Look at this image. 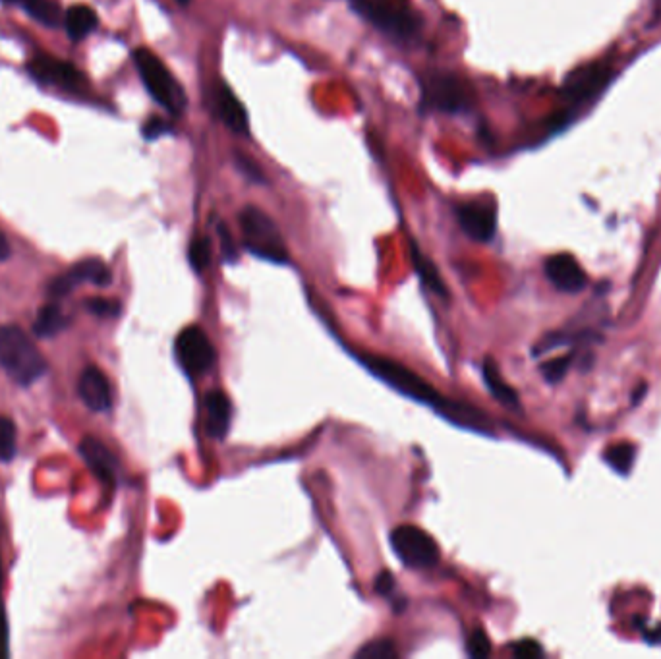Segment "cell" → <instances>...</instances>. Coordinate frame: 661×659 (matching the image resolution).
Instances as JSON below:
<instances>
[{"label": "cell", "mask_w": 661, "mask_h": 659, "mask_svg": "<svg viewBox=\"0 0 661 659\" xmlns=\"http://www.w3.org/2000/svg\"><path fill=\"white\" fill-rule=\"evenodd\" d=\"M86 310L97 317H118L122 308H120V302H116V300L91 298V300H86Z\"/></svg>", "instance_id": "obj_28"}, {"label": "cell", "mask_w": 661, "mask_h": 659, "mask_svg": "<svg viewBox=\"0 0 661 659\" xmlns=\"http://www.w3.org/2000/svg\"><path fill=\"white\" fill-rule=\"evenodd\" d=\"M232 422V402L223 391L205 395V433L211 439H225Z\"/></svg>", "instance_id": "obj_17"}, {"label": "cell", "mask_w": 661, "mask_h": 659, "mask_svg": "<svg viewBox=\"0 0 661 659\" xmlns=\"http://www.w3.org/2000/svg\"><path fill=\"white\" fill-rule=\"evenodd\" d=\"M176 358L190 377H200L215 366L217 352L207 333L198 325L186 327L176 339Z\"/></svg>", "instance_id": "obj_8"}, {"label": "cell", "mask_w": 661, "mask_h": 659, "mask_svg": "<svg viewBox=\"0 0 661 659\" xmlns=\"http://www.w3.org/2000/svg\"><path fill=\"white\" fill-rule=\"evenodd\" d=\"M391 545L397 557L410 569H432L441 557L432 536L410 524L399 526L391 532Z\"/></svg>", "instance_id": "obj_7"}, {"label": "cell", "mask_w": 661, "mask_h": 659, "mask_svg": "<svg viewBox=\"0 0 661 659\" xmlns=\"http://www.w3.org/2000/svg\"><path fill=\"white\" fill-rule=\"evenodd\" d=\"M99 24L95 10L86 4H76L66 10L64 14V28L72 41H82L89 33H93Z\"/></svg>", "instance_id": "obj_18"}, {"label": "cell", "mask_w": 661, "mask_h": 659, "mask_svg": "<svg viewBox=\"0 0 661 659\" xmlns=\"http://www.w3.org/2000/svg\"><path fill=\"white\" fill-rule=\"evenodd\" d=\"M236 163H238V169L240 171L244 172L250 180H254V182H265L263 180V176H261V171L258 169V165L256 163H252V161H248V159H244L242 155L236 159Z\"/></svg>", "instance_id": "obj_34"}, {"label": "cell", "mask_w": 661, "mask_h": 659, "mask_svg": "<svg viewBox=\"0 0 661 659\" xmlns=\"http://www.w3.org/2000/svg\"><path fill=\"white\" fill-rule=\"evenodd\" d=\"M18 451V430L16 424L0 414V462H10Z\"/></svg>", "instance_id": "obj_24"}, {"label": "cell", "mask_w": 661, "mask_h": 659, "mask_svg": "<svg viewBox=\"0 0 661 659\" xmlns=\"http://www.w3.org/2000/svg\"><path fill=\"white\" fill-rule=\"evenodd\" d=\"M410 256H412V263H414V269H416L420 281L430 288L433 294H437L441 298H449V290H447V285H445L439 269L414 242L410 246Z\"/></svg>", "instance_id": "obj_19"}, {"label": "cell", "mask_w": 661, "mask_h": 659, "mask_svg": "<svg viewBox=\"0 0 661 659\" xmlns=\"http://www.w3.org/2000/svg\"><path fill=\"white\" fill-rule=\"evenodd\" d=\"M571 362H573V356H571V354H565V356H559V358L549 360V362H546V364L542 366V375H544V379L549 381V383H559V381L567 375V372H569Z\"/></svg>", "instance_id": "obj_27"}, {"label": "cell", "mask_w": 661, "mask_h": 659, "mask_svg": "<svg viewBox=\"0 0 661 659\" xmlns=\"http://www.w3.org/2000/svg\"><path fill=\"white\" fill-rule=\"evenodd\" d=\"M468 654L472 658H486L491 654V644H489L488 634L484 631H474L468 638Z\"/></svg>", "instance_id": "obj_30"}, {"label": "cell", "mask_w": 661, "mask_h": 659, "mask_svg": "<svg viewBox=\"0 0 661 659\" xmlns=\"http://www.w3.org/2000/svg\"><path fill=\"white\" fill-rule=\"evenodd\" d=\"M646 389H648V387H646V385H640V387H638V391H636V393H634V404H636V402H638V401H640V399H642V395H644V393H646Z\"/></svg>", "instance_id": "obj_38"}, {"label": "cell", "mask_w": 661, "mask_h": 659, "mask_svg": "<svg viewBox=\"0 0 661 659\" xmlns=\"http://www.w3.org/2000/svg\"><path fill=\"white\" fill-rule=\"evenodd\" d=\"M395 590V576L389 571H381L375 578V592L381 596H389Z\"/></svg>", "instance_id": "obj_33"}, {"label": "cell", "mask_w": 661, "mask_h": 659, "mask_svg": "<svg viewBox=\"0 0 661 659\" xmlns=\"http://www.w3.org/2000/svg\"><path fill=\"white\" fill-rule=\"evenodd\" d=\"M484 381L488 385L489 393L495 397V401L501 402L503 406L507 408H513V410H520V401H518L517 391L505 383L503 375L499 372L497 364L491 360V358H486L484 360Z\"/></svg>", "instance_id": "obj_20"}, {"label": "cell", "mask_w": 661, "mask_h": 659, "mask_svg": "<svg viewBox=\"0 0 661 659\" xmlns=\"http://www.w3.org/2000/svg\"><path fill=\"white\" fill-rule=\"evenodd\" d=\"M0 588H2V584H0ZM6 644H8V625H6L4 607H2V598H0V656H6L8 654Z\"/></svg>", "instance_id": "obj_35"}, {"label": "cell", "mask_w": 661, "mask_h": 659, "mask_svg": "<svg viewBox=\"0 0 661 659\" xmlns=\"http://www.w3.org/2000/svg\"><path fill=\"white\" fill-rule=\"evenodd\" d=\"M644 640L652 642V644H661V625L656 629H648L644 632Z\"/></svg>", "instance_id": "obj_37"}, {"label": "cell", "mask_w": 661, "mask_h": 659, "mask_svg": "<svg viewBox=\"0 0 661 659\" xmlns=\"http://www.w3.org/2000/svg\"><path fill=\"white\" fill-rule=\"evenodd\" d=\"M10 256H12V248H10L8 240H6V236L0 232V263L6 261Z\"/></svg>", "instance_id": "obj_36"}, {"label": "cell", "mask_w": 661, "mask_h": 659, "mask_svg": "<svg viewBox=\"0 0 661 659\" xmlns=\"http://www.w3.org/2000/svg\"><path fill=\"white\" fill-rule=\"evenodd\" d=\"M18 6L45 28H58L64 22L62 10L55 0H18Z\"/></svg>", "instance_id": "obj_22"}, {"label": "cell", "mask_w": 661, "mask_h": 659, "mask_svg": "<svg viewBox=\"0 0 661 659\" xmlns=\"http://www.w3.org/2000/svg\"><path fill=\"white\" fill-rule=\"evenodd\" d=\"M348 6L395 41H410L422 28V20L410 0H348Z\"/></svg>", "instance_id": "obj_4"}, {"label": "cell", "mask_w": 661, "mask_h": 659, "mask_svg": "<svg viewBox=\"0 0 661 659\" xmlns=\"http://www.w3.org/2000/svg\"><path fill=\"white\" fill-rule=\"evenodd\" d=\"M70 325L68 316L60 310L57 304H45L33 321V333L39 339H53L58 333H62Z\"/></svg>", "instance_id": "obj_21"}, {"label": "cell", "mask_w": 661, "mask_h": 659, "mask_svg": "<svg viewBox=\"0 0 661 659\" xmlns=\"http://www.w3.org/2000/svg\"><path fill=\"white\" fill-rule=\"evenodd\" d=\"M360 362L374 375L381 377L387 385H391L395 391H399L401 395L412 401L432 406L449 422L464 426L468 430L482 431V433H489L491 430V422L478 408L462 404V402L447 401L441 393H437L433 389L426 379H422L412 370L404 368L403 364L383 358V356H375V354H362Z\"/></svg>", "instance_id": "obj_1"}, {"label": "cell", "mask_w": 661, "mask_h": 659, "mask_svg": "<svg viewBox=\"0 0 661 659\" xmlns=\"http://www.w3.org/2000/svg\"><path fill=\"white\" fill-rule=\"evenodd\" d=\"M611 80V70L604 64H588L580 66L575 72H571L561 89V97L571 101V103H580L596 93H600Z\"/></svg>", "instance_id": "obj_12"}, {"label": "cell", "mask_w": 661, "mask_h": 659, "mask_svg": "<svg viewBox=\"0 0 661 659\" xmlns=\"http://www.w3.org/2000/svg\"><path fill=\"white\" fill-rule=\"evenodd\" d=\"M209 105L215 116L232 132L236 134L250 132V118L244 103L234 95V91L223 80L209 87Z\"/></svg>", "instance_id": "obj_11"}, {"label": "cell", "mask_w": 661, "mask_h": 659, "mask_svg": "<svg viewBox=\"0 0 661 659\" xmlns=\"http://www.w3.org/2000/svg\"><path fill=\"white\" fill-rule=\"evenodd\" d=\"M134 64L151 99L173 116L186 109V93L165 62L149 49L134 51Z\"/></svg>", "instance_id": "obj_6"}, {"label": "cell", "mask_w": 661, "mask_h": 659, "mask_svg": "<svg viewBox=\"0 0 661 659\" xmlns=\"http://www.w3.org/2000/svg\"><path fill=\"white\" fill-rule=\"evenodd\" d=\"M82 459L89 466V470L97 476V480L105 488L113 489L118 482V462L115 455L95 437H86L78 447Z\"/></svg>", "instance_id": "obj_15"}, {"label": "cell", "mask_w": 661, "mask_h": 659, "mask_svg": "<svg viewBox=\"0 0 661 659\" xmlns=\"http://www.w3.org/2000/svg\"><path fill=\"white\" fill-rule=\"evenodd\" d=\"M474 89L457 72L428 70L420 76V107L424 111L459 115L474 105Z\"/></svg>", "instance_id": "obj_3"}, {"label": "cell", "mask_w": 661, "mask_h": 659, "mask_svg": "<svg viewBox=\"0 0 661 659\" xmlns=\"http://www.w3.org/2000/svg\"><path fill=\"white\" fill-rule=\"evenodd\" d=\"M544 271L547 281L561 292L576 294L586 287V273L582 271L578 261L569 254H557L547 258Z\"/></svg>", "instance_id": "obj_16"}, {"label": "cell", "mask_w": 661, "mask_h": 659, "mask_svg": "<svg viewBox=\"0 0 661 659\" xmlns=\"http://www.w3.org/2000/svg\"><path fill=\"white\" fill-rule=\"evenodd\" d=\"M82 283H89L95 287H109L113 283V273L107 267V263L101 259H84V261L76 263L74 267H70L66 273L55 277L47 287V294L58 300V298L68 296L74 288L80 287Z\"/></svg>", "instance_id": "obj_9"}, {"label": "cell", "mask_w": 661, "mask_h": 659, "mask_svg": "<svg viewBox=\"0 0 661 659\" xmlns=\"http://www.w3.org/2000/svg\"><path fill=\"white\" fill-rule=\"evenodd\" d=\"M28 72L41 84L62 87L68 91H80L87 86L86 76L82 70H78L72 62L51 55H37L31 58Z\"/></svg>", "instance_id": "obj_10"}, {"label": "cell", "mask_w": 661, "mask_h": 659, "mask_svg": "<svg viewBox=\"0 0 661 659\" xmlns=\"http://www.w3.org/2000/svg\"><path fill=\"white\" fill-rule=\"evenodd\" d=\"M219 238H221V250H223V258L225 261H236L238 259V248L234 244V238L230 234L229 227L225 223L219 225Z\"/></svg>", "instance_id": "obj_32"}, {"label": "cell", "mask_w": 661, "mask_h": 659, "mask_svg": "<svg viewBox=\"0 0 661 659\" xmlns=\"http://www.w3.org/2000/svg\"><path fill=\"white\" fill-rule=\"evenodd\" d=\"M171 132H173V126H171L167 120H163L161 116H151V118L145 122L144 128H142V134H144V138L147 142H155V140H159L161 136H167V134H171Z\"/></svg>", "instance_id": "obj_29"}, {"label": "cell", "mask_w": 661, "mask_h": 659, "mask_svg": "<svg viewBox=\"0 0 661 659\" xmlns=\"http://www.w3.org/2000/svg\"><path fill=\"white\" fill-rule=\"evenodd\" d=\"M176 2H178V4H184V6H186V4L190 2V0H176Z\"/></svg>", "instance_id": "obj_40"}, {"label": "cell", "mask_w": 661, "mask_h": 659, "mask_svg": "<svg viewBox=\"0 0 661 659\" xmlns=\"http://www.w3.org/2000/svg\"><path fill=\"white\" fill-rule=\"evenodd\" d=\"M188 261L198 273H202L211 261V242H209V238L198 236V238L192 240V244L188 248Z\"/></svg>", "instance_id": "obj_26"}, {"label": "cell", "mask_w": 661, "mask_h": 659, "mask_svg": "<svg viewBox=\"0 0 661 659\" xmlns=\"http://www.w3.org/2000/svg\"><path fill=\"white\" fill-rule=\"evenodd\" d=\"M242 242L246 250L259 259L271 263H287V242L277 227V223L256 205H246L240 215Z\"/></svg>", "instance_id": "obj_5"}, {"label": "cell", "mask_w": 661, "mask_h": 659, "mask_svg": "<svg viewBox=\"0 0 661 659\" xmlns=\"http://www.w3.org/2000/svg\"><path fill=\"white\" fill-rule=\"evenodd\" d=\"M634 455H636V449L631 443H619L605 451L604 460L607 462V466H611L617 474L625 476L633 468Z\"/></svg>", "instance_id": "obj_23"}, {"label": "cell", "mask_w": 661, "mask_h": 659, "mask_svg": "<svg viewBox=\"0 0 661 659\" xmlns=\"http://www.w3.org/2000/svg\"><path fill=\"white\" fill-rule=\"evenodd\" d=\"M78 395L91 412H109L113 408V387L97 366H87L78 381Z\"/></svg>", "instance_id": "obj_14"}, {"label": "cell", "mask_w": 661, "mask_h": 659, "mask_svg": "<svg viewBox=\"0 0 661 659\" xmlns=\"http://www.w3.org/2000/svg\"><path fill=\"white\" fill-rule=\"evenodd\" d=\"M0 370L20 387H29L47 373V360L16 325H0Z\"/></svg>", "instance_id": "obj_2"}, {"label": "cell", "mask_w": 661, "mask_h": 659, "mask_svg": "<svg viewBox=\"0 0 661 659\" xmlns=\"http://www.w3.org/2000/svg\"><path fill=\"white\" fill-rule=\"evenodd\" d=\"M2 4H8V6H18V0H0Z\"/></svg>", "instance_id": "obj_39"}, {"label": "cell", "mask_w": 661, "mask_h": 659, "mask_svg": "<svg viewBox=\"0 0 661 659\" xmlns=\"http://www.w3.org/2000/svg\"><path fill=\"white\" fill-rule=\"evenodd\" d=\"M399 656L397 646L393 640L389 638H379L370 644H366L364 648H360L356 652V658L362 659H393Z\"/></svg>", "instance_id": "obj_25"}, {"label": "cell", "mask_w": 661, "mask_h": 659, "mask_svg": "<svg viewBox=\"0 0 661 659\" xmlns=\"http://www.w3.org/2000/svg\"><path fill=\"white\" fill-rule=\"evenodd\" d=\"M513 654L517 658L536 659L544 658L546 652H544V648L536 640H520V642L513 644Z\"/></svg>", "instance_id": "obj_31"}, {"label": "cell", "mask_w": 661, "mask_h": 659, "mask_svg": "<svg viewBox=\"0 0 661 659\" xmlns=\"http://www.w3.org/2000/svg\"><path fill=\"white\" fill-rule=\"evenodd\" d=\"M457 219L464 234L476 242H489L497 230L495 207L486 201H466L457 207Z\"/></svg>", "instance_id": "obj_13"}]
</instances>
